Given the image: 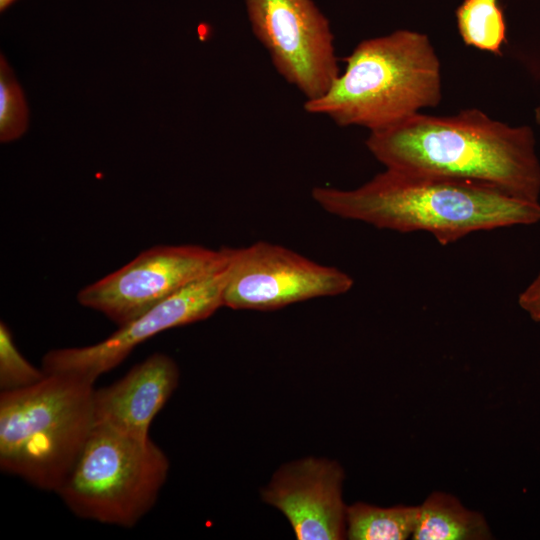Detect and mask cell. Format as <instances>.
Segmentation results:
<instances>
[{
    "label": "cell",
    "instance_id": "52a82bcc",
    "mask_svg": "<svg viewBox=\"0 0 540 540\" xmlns=\"http://www.w3.org/2000/svg\"><path fill=\"white\" fill-rule=\"evenodd\" d=\"M230 247L158 245L83 287L77 301L121 326L193 282L224 267Z\"/></svg>",
    "mask_w": 540,
    "mask_h": 540
},
{
    "label": "cell",
    "instance_id": "9c48e42d",
    "mask_svg": "<svg viewBox=\"0 0 540 540\" xmlns=\"http://www.w3.org/2000/svg\"><path fill=\"white\" fill-rule=\"evenodd\" d=\"M228 263L118 326L114 333L96 344L50 350L42 359L43 371L46 374L73 373L96 381L120 365L146 340L168 329L207 319L223 307Z\"/></svg>",
    "mask_w": 540,
    "mask_h": 540
},
{
    "label": "cell",
    "instance_id": "ba28073f",
    "mask_svg": "<svg viewBox=\"0 0 540 540\" xmlns=\"http://www.w3.org/2000/svg\"><path fill=\"white\" fill-rule=\"evenodd\" d=\"M354 281L346 272L315 262L289 248L259 241L230 247L223 307L272 311L344 294Z\"/></svg>",
    "mask_w": 540,
    "mask_h": 540
},
{
    "label": "cell",
    "instance_id": "7a4b0ae2",
    "mask_svg": "<svg viewBox=\"0 0 540 540\" xmlns=\"http://www.w3.org/2000/svg\"><path fill=\"white\" fill-rule=\"evenodd\" d=\"M311 195L332 215L379 229L428 232L442 245L477 231L540 222V202L484 183L390 168L357 188L318 186Z\"/></svg>",
    "mask_w": 540,
    "mask_h": 540
},
{
    "label": "cell",
    "instance_id": "4fadbf2b",
    "mask_svg": "<svg viewBox=\"0 0 540 540\" xmlns=\"http://www.w3.org/2000/svg\"><path fill=\"white\" fill-rule=\"evenodd\" d=\"M419 505L380 507L356 502L347 507L346 538L350 540H405L412 538Z\"/></svg>",
    "mask_w": 540,
    "mask_h": 540
},
{
    "label": "cell",
    "instance_id": "277c9868",
    "mask_svg": "<svg viewBox=\"0 0 540 540\" xmlns=\"http://www.w3.org/2000/svg\"><path fill=\"white\" fill-rule=\"evenodd\" d=\"M94 383L51 373L27 388L1 391V471L56 493L95 426Z\"/></svg>",
    "mask_w": 540,
    "mask_h": 540
},
{
    "label": "cell",
    "instance_id": "5bb4252c",
    "mask_svg": "<svg viewBox=\"0 0 540 540\" xmlns=\"http://www.w3.org/2000/svg\"><path fill=\"white\" fill-rule=\"evenodd\" d=\"M455 16L459 34L467 46L502 54L506 23L498 0H463Z\"/></svg>",
    "mask_w": 540,
    "mask_h": 540
},
{
    "label": "cell",
    "instance_id": "6da1fadb",
    "mask_svg": "<svg viewBox=\"0 0 540 540\" xmlns=\"http://www.w3.org/2000/svg\"><path fill=\"white\" fill-rule=\"evenodd\" d=\"M366 146L385 168L484 183L539 202L533 130L494 120L479 109L450 116L416 113L370 132Z\"/></svg>",
    "mask_w": 540,
    "mask_h": 540
},
{
    "label": "cell",
    "instance_id": "9a60e30c",
    "mask_svg": "<svg viewBox=\"0 0 540 540\" xmlns=\"http://www.w3.org/2000/svg\"><path fill=\"white\" fill-rule=\"evenodd\" d=\"M29 113L23 90L6 58H0V140L7 143L27 130Z\"/></svg>",
    "mask_w": 540,
    "mask_h": 540
},
{
    "label": "cell",
    "instance_id": "ac0fdd59",
    "mask_svg": "<svg viewBox=\"0 0 540 540\" xmlns=\"http://www.w3.org/2000/svg\"><path fill=\"white\" fill-rule=\"evenodd\" d=\"M17 0H0V11L4 12L8 7H10Z\"/></svg>",
    "mask_w": 540,
    "mask_h": 540
},
{
    "label": "cell",
    "instance_id": "7c38bea8",
    "mask_svg": "<svg viewBox=\"0 0 540 540\" xmlns=\"http://www.w3.org/2000/svg\"><path fill=\"white\" fill-rule=\"evenodd\" d=\"M484 515L466 508L451 494L435 491L419 505L414 540H489Z\"/></svg>",
    "mask_w": 540,
    "mask_h": 540
},
{
    "label": "cell",
    "instance_id": "e0dca14e",
    "mask_svg": "<svg viewBox=\"0 0 540 540\" xmlns=\"http://www.w3.org/2000/svg\"><path fill=\"white\" fill-rule=\"evenodd\" d=\"M519 306L535 322H540V274L520 293Z\"/></svg>",
    "mask_w": 540,
    "mask_h": 540
},
{
    "label": "cell",
    "instance_id": "8992f818",
    "mask_svg": "<svg viewBox=\"0 0 540 540\" xmlns=\"http://www.w3.org/2000/svg\"><path fill=\"white\" fill-rule=\"evenodd\" d=\"M255 38L278 74L305 101L323 96L340 74L330 22L314 0H243Z\"/></svg>",
    "mask_w": 540,
    "mask_h": 540
},
{
    "label": "cell",
    "instance_id": "3957f363",
    "mask_svg": "<svg viewBox=\"0 0 540 540\" xmlns=\"http://www.w3.org/2000/svg\"><path fill=\"white\" fill-rule=\"evenodd\" d=\"M345 62L323 96L304 102L307 113L374 132L441 101L440 61L423 33L400 29L363 40Z\"/></svg>",
    "mask_w": 540,
    "mask_h": 540
},
{
    "label": "cell",
    "instance_id": "d6986e66",
    "mask_svg": "<svg viewBox=\"0 0 540 540\" xmlns=\"http://www.w3.org/2000/svg\"><path fill=\"white\" fill-rule=\"evenodd\" d=\"M535 121L540 126V106L535 109Z\"/></svg>",
    "mask_w": 540,
    "mask_h": 540
},
{
    "label": "cell",
    "instance_id": "2e32d148",
    "mask_svg": "<svg viewBox=\"0 0 540 540\" xmlns=\"http://www.w3.org/2000/svg\"><path fill=\"white\" fill-rule=\"evenodd\" d=\"M43 369L33 366L18 350L7 324L0 323V388L14 391L32 386L45 377Z\"/></svg>",
    "mask_w": 540,
    "mask_h": 540
},
{
    "label": "cell",
    "instance_id": "30bf717a",
    "mask_svg": "<svg viewBox=\"0 0 540 540\" xmlns=\"http://www.w3.org/2000/svg\"><path fill=\"white\" fill-rule=\"evenodd\" d=\"M344 480L338 462L308 456L280 466L261 499L286 517L298 540L345 539Z\"/></svg>",
    "mask_w": 540,
    "mask_h": 540
},
{
    "label": "cell",
    "instance_id": "5b68a950",
    "mask_svg": "<svg viewBox=\"0 0 540 540\" xmlns=\"http://www.w3.org/2000/svg\"><path fill=\"white\" fill-rule=\"evenodd\" d=\"M169 467L150 437L95 424L56 494L81 519L130 529L156 504Z\"/></svg>",
    "mask_w": 540,
    "mask_h": 540
},
{
    "label": "cell",
    "instance_id": "8fae6325",
    "mask_svg": "<svg viewBox=\"0 0 540 540\" xmlns=\"http://www.w3.org/2000/svg\"><path fill=\"white\" fill-rule=\"evenodd\" d=\"M178 365L164 353H154L109 386L95 389V424L137 438H148L153 419L179 384Z\"/></svg>",
    "mask_w": 540,
    "mask_h": 540
}]
</instances>
